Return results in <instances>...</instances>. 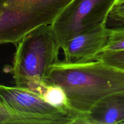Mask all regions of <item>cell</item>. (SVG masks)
I'll return each instance as SVG.
<instances>
[{
    "mask_svg": "<svg viewBox=\"0 0 124 124\" xmlns=\"http://www.w3.org/2000/svg\"><path fill=\"white\" fill-rule=\"evenodd\" d=\"M124 124V90L111 93L97 102L77 124Z\"/></svg>",
    "mask_w": 124,
    "mask_h": 124,
    "instance_id": "52a82bcc",
    "label": "cell"
},
{
    "mask_svg": "<svg viewBox=\"0 0 124 124\" xmlns=\"http://www.w3.org/2000/svg\"><path fill=\"white\" fill-rule=\"evenodd\" d=\"M12 119L11 113L0 100V124H12Z\"/></svg>",
    "mask_w": 124,
    "mask_h": 124,
    "instance_id": "7c38bea8",
    "label": "cell"
},
{
    "mask_svg": "<svg viewBox=\"0 0 124 124\" xmlns=\"http://www.w3.org/2000/svg\"><path fill=\"white\" fill-rule=\"evenodd\" d=\"M10 71L16 87L41 96L46 88L44 81L49 69L59 62L60 48L51 25L36 28L18 42Z\"/></svg>",
    "mask_w": 124,
    "mask_h": 124,
    "instance_id": "7a4b0ae2",
    "label": "cell"
},
{
    "mask_svg": "<svg viewBox=\"0 0 124 124\" xmlns=\"http://www.w3.org/2000/svg\"><path fill=\"white\" fill-rule=\"evenodd\" d=\"M45 85L60 87L77 124L104 97L124 90V71L100 61L80 64L59 61L49 69Z\"/></svg>",
    "mask_w": 124,
    "mask_h": 124,
    "instance_id": "6da1fadb",
    "label": "cell"
},
{
    "mask_svg": "<svg viewBox=\"0 0 124 124\" xmlns=\"http://www.w3.org/2000/svg\"><path fill=\"white\" fill-rule=\"evenodd\" d=\"M41 96L47 103L66 113L74 119L75 122V117L68 105L65 93L60 87L56 85H46Z\"/></svg>",
    "mask_w": 124,
    "mask_h": 124,
    "instance_id": "ba28073f",
    "label": "cell"
},
{
    "mask_svg": "<svg viewBox=\"0 0 124 124\" xmlns=\"http://www.w3.org/2000/svg\"><path fill=\"white\" fill-rule=\"evenodd\" d=\"M120 2H124V0H116L115 3H120Z\"/></svg>",
    "mask_w": 124,
    "mask_h": 124,
    "instance_id": "4fadbf2b",
    "label": "cell"
},
{
    "mask_svg": "<svg viewBox=\"0 0 124 124\" xmlns=\"http://www.w3.org/2000/svg\"><path fill=\"white\" fill-rule=\"evenodd\" d=\"M71 0H0V45L17 46L36 28L51 25Z\"/></svg>",
    "mask_w": 124,
    "mask_h": 124,
    "instance_id": "3957f363",
    "label": "cell"
},
{
    "mask_svg": "<svg viewBox=\"0 0 124 124\" xmlns=\"http://www.w3.org/2000/svg\"><path fill=\"white\" fill-rule=\"evenodd\" d=\"M122 50H124V29H111L108 43L103 52Z\"/></svg>",
    "mask_w": 124,
    "mask_h": 124,
    "instance_id": "8fae6325",
    "label": "cell"
},
{
    "mask_svg": "<svg viewBox=\"0 0 124 124\" xmlns=\"http://www.w3.org/2000/svg\"><path fill=\"white\" fill-rule=\"evenodd\" d=\"M116 0H71L51 24L57 44L62 49L77 35L105 25Z\"/></svg>",
    "mask_w": 124,
    "mask_h": 124,
    "instance_id": "277c9868",
    "label": "cell"
},
{
    "mask_svg": "<svg viewBox=\"0 0 124 124\" xmlns=\"http://www.w3.org/2000/svg\"><path fill=\"white\" fill-rule=\"evenodd\" d=\"M105 64L124 71V50L119 52H102L96 58Z\"/></svg>",
    "mask_w": 124,
    "mask_h": 124,
    "instance_id": "30bf717a",
    "label": "cell"
},
{
    "mask_svg": "<svg viewBox=\"0 0 124 124\" xmlns=\"http://www.w3.org/2000/svg\"><path fill=\"white\" fill-rule=\"evenodd\" d=\"M0 100L12 114V124H74L66 113L24 88L0 85Z\"/></svg>",
    "mask_w": 124,
    "mask_h": 124,
    "instance_id": "5b68a950",
    "label": "cell"
},
{
    "mask_svg": "<svg viewBox=\"0 0 124 124\" xmlns=\"http://www.w3.org/2000/svg\"><path fill=\"white\" fill-rule=\"evenodd\" d=\"M111 29L102 25L80 34L69 40L63 48L64 61L69 64H80L96 60L105 48Z\"/></svg>",
    "mask_w": 124,
    "mask_h": 124,
    "instance_id": "8992f818",
    "label": "cell"
},
{
    "mask_svg": "<svg viewBox=\"0 0 124 124\" xmlns=\"http://www.w3.org/2000/svg\"><path fill=\"white\" fill-rule=\"evenodd\" d=\"M105 26L111 29H124V2L114 4L108 16Z\"/></svg>",
    "mask_w": 124,
    "mask_h": 124,
    "instance_id": "9c48e42d",
    "label": "cell"
}]
</instances>
